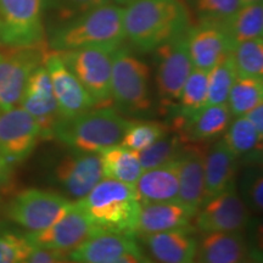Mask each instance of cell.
I'll return each instance as SVG.
<instances>
[{"label": "cell", "instance_id": "obj_27", "mask_svg": "<svg viewBox=\"0 0 263 263\" xmlns=\"http://www.w3.org/2000/svg\"><path fill=\"white\" fill-rule=\"evenodd\" d=\"M221 27L229 39L232 50L240 43L263 35V4L240 6L238 11L226 20Z\"/></svg>", "mask_w": 263, "mask_h": 263}, {"label": "cell", "instance_id": "obj_9", "mask_svg": "<svg viewBox=\"0 0 263 263\" xmlns=\"http://www.w3.org/2000/svg\"><path fill=\"white\" fill-rule=\"evenodd\" d=\"M45 43L42 0H0V47Z\"/></svg>", "mask_w": 263, "mask_h": 263}, {"label": "cell", "instance_id": "obj_44", "mask_svg": "<svg viewBox=\"0 0 263 263\" xmlns=\"http://www.w3.org/2000/svg\"><path fill=\"white\" fill-rule=\"evenodd\" d=\"M114 2H116L117 3V4H123V5H127L128 4V3H129L130 2V0H114Z\"/></svg>", "mask_w": 263, "mask_h": 263}, {"label": "cell", "instance_id": "obj_25", "mask_svg": "<svg viewBox=\"0 0 263 263\" xmlns=\"http://www.w3.org/2000/svg\"><path fill=\"white\" fill-rule=\"evenodd\" d=\"M239 159L224 141L219 140L205 154V200L218 195L235 184ZM205 202V201H203Z\"/></svg>", "mask_w": 263, "mask_h": 263}, {"label": "cell", "instance_id": "obj_29", "mask_svg": "<svg viewBox=\"0 0 263 263\" xmlns=\"http://www.w3.org/2000/svg\"><path fill=\"white\" fill-rule=\"evenodd\" d=\"M207 105V71L194 68L186 78L177 104L174 121L189 118Z\"/></svg>", "mask_w": 263, "mask_h": 263}, {"label": "cell", "instance_id": "obj_12", "mask_svg": "<svg viewBox=\"0 0 263 263\" xmlns=\"http://www.w3.org/2000/svg\"><path fill=\"white\" fill-rule=\"evenodd\" d=\"M41 139L38 123L21 106L0 112V155L10 166L27 159Z\"/></svg>", "mask_w": 263, "mask_h": 263}, {"label": "cell", "instance_id": "obj_15", "mask_svg": "<svg viewBox=\"0 0 263 263\" xmlns=\"http://www.w3.org/2000/svg\"><path fill=\"white\" fill-rule=\"evenodd\" d=\"M43 64L50 77L52 90L62 118L74 117L95 107L93 99L73 72L66 66L60 52L49 49Z\"/></svg>", "mask_w": 263, "mask_h": 263}, {"label": "cell", "instance_id": "obj_1", "mask_svg": "<svg viewBox=\"0 0 263 263\" xmlns=\"http://www.w3.org/2000/svg\"><path fill=\"white\" fill-rule=\"evenodd\" d=\"M126 39L143 51L155 50L189 28L180 0H130L123 12Z\"/></svg>", "mask_w": 263, "mask_h": 263}, {"label": "cell", "instance_id": "obj_3", "mask_svg": "<svg viewBox=\"0 0 263 263\" xmlns=\"http://www.w3.org/2000/svg\"><path fill=\"white\" fill-rule=\"evenodd\" d=\"M123 12L124 8L111 3L84 12L55 33L50 47L57 51L88 47L120 48L126 39Z\"/></svg>", "mask_w": 263, "mask_h": 263}, {"label": "cell", "instance_id": "obj_37", "mask_svg": "<svg viewBox=\"0 0 263 263\" xmlns=\"http://www.w3.org/2000/svg\"><path fill=\"white\" fill-rule=\"evenodd\" d=\"M241 196L246 207L255 212H261L263 206V176L261 167L250 166L241 177Z\"/></svg>", "mask_w": 263, "mask_h": 263}, {"label": "cell", "instance_id": "obj_11", "mask_svg": "<svg viewBox=\"0 0 263 263\" xmlns=\"http://www.w3.org/2000/svg\"><path fill=\"white\" fill-rule=\"evenodd\" d=\"M98 233L103 232L91 224L74 201L70 211L54 224L39 232H27L25 235L33 248L67 254Z\"/></svg>", "mask_w": 263, "mask_h": 263}, {"label": "cell", "instance_id": "obj_35", "mask_svg": "<svg viewBox=\"0 0 263 263\" xmlns=\"http://www.w3.org/2000/svg\"><path fill=\"white\" fill-rule=\"evenodd\" d=\"M32 249L24 233L0 222V263H21Z\"/></svg>", "mask_w": 263, "mask_h": 263}, {"label": "cell", "instance_id": "obj_40", "mask_svg": "<svg viewBox=\"0 0 263 263\" xmlns=\"http://www.w3.org/2000/svg\"><path fill=\"white\" fill-rule=\"evenodd\" d=\"M244 116L248 118L249 122L254 126L259 136L263 137V103L250 110Z\"/></svg>", "mask_w": 263, "mask_h": 263}, {"label": "cell", "instance_id": "obj_33", "mask_svg": "<svg viewBox=\"0 0 263 263\" xmlns=\"http://www.w3.org/2000/svg\"><path fill=\"white\" fill-rule=\"evenodd\" d=\"M239 77L263 78V38H255L235 45L232 50Z\"/></svg>", "mask_w": 263, "mask_h": 263}, {"label": "cell", "instance_id": "obj_41", "mask_svg": "<svg viewBox=\"0 0 263 263\" xmlns=\"http://www.w3.org/2000/svg\"><path fill=\"white\" fill-rule=\"evenodd\" d=\"M105 263H153L145 255L143 254V251H137V252H129L121 257L115 258L112 261H108Z\"/></svg>", "mask_w": 263, "mask_h": 263}, {"label": "cell", "instance_id": "obj_10", "mask_svg": "<svg viewBox=\"0 0 263 263\" xmlns=\"http://www.w3.org/2000/svg\"><path fill=\"white\" fill-rule=\"evenodd\" d=\"M185 33L155 49L157 93L164 107L177 106L183 85L194 70Z\"/></svg>", "mask_w": 263, "mask_h": 263}, {"label": "cell", "instance_id": "obj_19", "mask_svg": "<svg viewBox=\"0 0 263 263\" xmlns=\"http://www.w3.org/2000/svg\"><path fill=\"white\" fill-rule=\"evenodd\" d=\"M205 154L201 144H188L178 159V201L194 216L205 201Z\"/></svg>", "mask_w": 263, "mask_h": 263}, {"label": "cell", "instance_id": "obj_34", "mask_svg": "<svg viewBox=\"0 0 263 263\" xmlns=\"http://www.w3.org/2000/svg\"><path fill=\"white\" fill-rule=\"evenodd\" d=\"M171 127L160 122H137L130 126L121 140V145L132 151H141L170 133Z\"/></svg>", "mask_w": 263, "mask_h": 263}, {"label": "cell", "instance_id": "obj_24", "mask_svg": "<svg viewBox=\"0 0 263 263\" xmlns=\"http://www.w3.org/2000/svg\"><path fill=\"white\" fill-rule=\"evenodd\" d=\"M134 189L140 205L178 200V160L144 170Z\"/></svg>", "mask_w": 263, "mask_h": 263}, {"label": "cell", "instance_id": "obj_43", "mask_svg": "<svg viewBox=\"0 0 263 263\" xmlns=\"http://www.w3.org/2000/svg\"><path fill=\"white\" fill-rule=\"evenodd\" d=\"M257 3H262V0H240V6L257 4Z\"/></svg>", "mask_w": 263, "mask_h": 263}, {"label": "cell", "instance_id": "obj_22", "mask_svg": "<svg viewBox=\"0 0 263 263\" xmlns=\"http://www.w3.org/2000/svg\"><path fill=\"white\" fill-rule=\"evenodd\" d=\"M249 249L240 230L202 233L194 263H245Z\"/></svg>", "mask_w": 263, "mask_h": 263}, {"label": "cell", "instance_id": "obj_21", "mask_svg": "<svg viewBox=\"0 0 263 263\" xmlns=\"http://www.w3.org/2000/svg\"><path fill=\"white\" fill-rule=\"evenodd\" d=\"M140 250L134 236L103 232L90 236L66 256L74 263H105Z\"/></svg>", "mask_w": 263, "mask_h": 263}, {"label": "cell", "instance_id": "obj_14", "mask_svg": "<svg viewBox=\"0 0 263 263\" xmlns=\"http://www.w3.org/2000/svg\"><path fill=\"white\" fill-rule=\"evenodd\" d=\"M201 233L236 232L249 221V210L236 190L235 184L218 195L205 200L194 216Z\"/></svg>", "mask_w": 263, "mask_h": 263}, {"label": "cell", "instance_id": "obj_5", "mask_svg": "<svg viewBox=\"0 0 263 263\" xmlns=\"http://www.w3.org/2000/svg\"><path fill=\"white\" fill-rule=\"evenodd\" d=\"M111 95L114 103L130 112H143L151 106L149 66L121 47L114 52Z\"/></svg>", "mask_w": 263, "mask_h": 263}, {"label": "cell", "instance_id": "obj_42", "mask_svg": "<svg viewBox=\"0 0 263 263\" xmlns=\"http://www.w3.org/2000/svg\"><path fill=\"white\" fill-rule=\"evenodd\" d=\"M10 174H11V166L0 155V186L5 185L9 182Z\"/></svg>", "mask_w": 263, "mask_h": 263}, {"label": "cell", "instance_id": "obj_30", "mask_svg": "<svg viewBox=\"0 0 263 263\" xmlns=\"http://www.w3.org/2000/svg\"><path fill=\"white\" fill-rule=\"evenodd\" d=\"M263 103V78L239 77L228 95V105L232 116H244L250 110Z\"/></svg>", "mask_w": 263, "mask_h": 263}, {"label": "cell", "instance_id": "obj_36", "mask_svg": "<svg viewBox=\"0 0 263 263\" xmlns=\"http://www.w3.org/2000/svg\"><path fill=\"white\" fill-rule=\"evenodd\" d=\"M240 8V0H194V12L200 22L221 25Z\"/></svg>", "mask_w": 263, "mask_h": 263}, {"label": "cell", "instance_id": "obj_7", "mask_svg": "<svg viewBox=\"0 0 263 263\" xmlns=\"http://www.w3.org/2000/svg\"><path fill=\"white\" fill-rule=\"evenodd\" d=\"M47 42L32 47H0V112L17 106L29 76L43 64Z\"/></svg>", "mask_w": 263, "mask_h": 263}, {"label": "cell", "instance_id": "obj_20", "mask_svg": "<svg viewBox=\"0 0 263 263\" xmlns=\"http://www.w3.org/2000/svg\"><path fill=\"white\" fill-rule=\"evenodd\" d=\"M232 122L228 105H207L189 118L173 121V130L188 144H201L224 133Z\"/></svg>", "mask_w": 263, "mask_h": 263}, {"label": "cell", "instance_id": "obj_17", "mask_svg": "<svg viewBox=\"0 0 263 263\" xmlns=\"http://www.w3.org/2000/svg\"><path fill=\"white\" fill-rule=\"evenodd\" d=\"M144 251L153 263H194L197 238L193 227L138 236Z\"/></svg>", "mask_w": 263, "mask_h": 263}, {"label": "cell", "instance_id": "obj_18", "mask_svg": "<svg viewBox=\"0 0 263 263\" xmlns=\"http://www.w3.org/2000/svg\"><path fill=\"white\" fill-rule=\"evenodd\" d=\"M186 42L194 68L209 72L232 52V45L221 25L199 22L186 29Z\"/></svg>", "mask_w": 263, "mask_h": 263}, {"label": "cell", "instance_id": "obj_13", "mask_svg": "<svg viewBox=\"0 0 263 263\" xmlns=\"http://www.w3.org/2000/svg\"><path fill=\"white\" fill-rule=\"evenodd\" d=\"M54 177L65 196L78 201L104 178L100 157L98 153L72 150L59 161Z\"/></svg>", "mask_w": 263, "mask_h": 263}, {"label": "cell", "instance_id": "obj_28", "mask_svg": "<svg viewBox=\"0 0 263 263\" xmlns=\"http://www.w3.org/2000/svg\"><path fill=\"white\" fill-rule=\"evenodd\" d=\"M262 138L248 118L238 116L229 123L222 140L238 159H252L262 153Z\"/></svg>", "mask_w": 263, "mask_h": 263}, {"label": "cell", "instance_id": "obj_39", "mask_svg": "<svg viewBox=\"0 0 263 263\" xmlns=\"http://www.w3.org/2000/svg\"><path fill=\"white\" fill-rule=\"evenodd\" d=\"M21 263H74L67 258L66 254L50 251L41 248H33Z\"/></svg>", "mask_w": 263, "mask_h": 263}, {"label": "cell", "instance_id": "obj_38", "mask_svg": "<svg viewBox=\"0 0 263 263\" xmlns=\"http://www.w3.org/2000/svg\"><path fill=\"white\" fill-rule=\"evenodd\" d=\"M64 20H73L84 12L108 4L111 0H45Z\"/></svg>", "mask_w": 263, "mask_h": 263}, {"label": "cell", "instance_id": "obj_2", "mask_svg": "<svg viewBox=\"0 0 263 263\" xmlns=\"http://www.w3.org/2000/svg\"><path fill=\"white\" fill-rule=\"evenodd\" d=\"M76 203L99 232L134 236L140 202L133 185L103 178Z\"/></svg>", "mask_w": 263, "mask_h": 263}, {"label": "cell", "instance_id": "obj_4", "mask_svg": "<svg viewBox=\"0 0 263 263\" xmlns=\"http://www.w3.org/2000/svg\"><path fill=\"white\" fill-rule=\"evenodd\" d=\"M132 121L112 106L94 107L71 118H62L55 127L54 138L72 150L99 153L121 143Z\"/></svg>", "mask_w": 263, "mask_h": 263}, {"label": "cell", "instance_id": "obj_31", "mask_svg": "<svg viewBox=\"0 0 263 263\" xmlns=\"http://www.w3.org/2000/svg\"><path fill=\"white\" fill-rule=\"evenodd\" d=\"M236 78L238 72L230 52L207 72V105L226 104Z\"/></svg>", "mask_w": 263, "mask_h": 263}, {"label": "cell", "instance_id": "obj_26", "mask_svg": "<svg viewBox=\"0 0 263 263\" xmlns=\"http://www.w3.org/2000/svg\"><path fill=\"white\" fill-rule=\"evenodd\" d=\"M98 155L100 157L104 177L106 178L134 186L144 171L136 151L127 149L121 144L105 147L99 151Z\"/></svg>", "mask_w": 263, "mask_h": 263}, {"label": "cell", "instance_id": "obj_8", "mask_svg": "<svg viewBox=\"0 0 263 263\" xmlns=\"http://www.w3.org/2000/svg\"><path fill=\"white\" fill-rule=\"evenodd\" d=\"M73 205L74 201L61 194L28 189L18 193L10 201L6 216L28 232H39L58 222Z\"/></svg>", "mask_w": 263, "mask_h": 263}, {"label": "cell", "instance_id": "obj_23", "mask_svg": "<svg viewBox=\"0 0 263 263\" xmlns=\"http://www.w3.org/2000/svg\"><path fill=\"white\" fill-rule=\"evenodd\" d=\"M194 215L184 207L178 200L167 202L143 203L140 205L139 216L134 238L141 235L155 234L167 230L190 227Z\"/></svg>", "mask_w": 263, "mask_h": 263}, {"label": "cell", "instance_id": "obj_32", "mask_svg": "<svg viewBox=\"0 0 263 263\" xmlns=\"http://www.w3.org/2000/svg\"><path fill=\"white\" fill-rule=\"evenodd\" d=\"M186 145L188 143H185L178 134L170 136L168 133L146 149L137 151V156L143 170H149L178 160Z\"/></svg>", "mask_w": 263, "mask_h": 263}, {"label": "cell", "instance_id": "obj_16", "mask_svg": "<svg viewBox=\"0 0 263 263\" xmlns=\"http://www.w3.org/2000/svg\"><path fill=\"white\" fill-rule=\"evenodd\" d=\"M18 105L38 123L42 139L54 138L55 127L62 117L44 64L39 65L29 76Z\"/></svg>", "mask_w": 263, "mask_h": 263}, {"label": "cell", "instance_id": "obj_6", "mask_svg": "<svg viewBox=\"0 0 263 263\" xmlns=\"http://www.w3.org/2000/svg\"><path fill=\"white\" fill-rule=\"evenodd\" d=\"M116 49L88 47L59 51L62 60L93 99L95 107L112 106L111 70Z\"/></svg>", "mask_w": 263, "mask_h": 263}]
</instances>
